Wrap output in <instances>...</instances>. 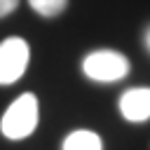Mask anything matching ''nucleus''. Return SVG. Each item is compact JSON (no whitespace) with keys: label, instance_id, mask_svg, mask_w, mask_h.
<instances>
[{"label":"nucleus","instance_id":"6e6552de","mask_svg":"<svg viewBox=\"0 0 150 150\" xmlns=\"http://www.w3.org/2000/svg\"><path fill=\"white\" fill-rule=\"evenodd\" d=\"M145 42H148V47H150V30L145 33Z\"/></svg>","mask_w":150,"mask_h":150},{"label":"nucleus","instance_id":"7ed1b4c3","mask_svg":"<svg viewBox=\"0 0 150 150\" xmlns=\"http://www.w3.org/2000/svg\"><path fill=\"white\" fill-rule=\"evenodd\" d=\"M28 42L23 38H7L0 42V84L16 82L28 66Z\"/></svg>","mask_w":150,"mask_h":150},{"label":"nucleus","instance_id":"f257e3e1","mask_svg":"<svg viewBox=\"0 0 150 150\" xmlns=\"http://www.w3.org/2000/svg\"><path fill=\"white\" fill-rule=\"evenodd\" d=\"M38 127V98L35 94H21L2 115L0 122V131L12 138V141H21L26 136H30Z\"/></svg>","mask_w":150,"mask_h":150},{"label":"nucleus","instance_id":"423d86ee","mask_svg":"<svg viewBox=\"0 0 150 150\" xmlns=\"http://www.w3.org/2000/svg\"><path fill=\"white\" fill-rule=\"evenodd\" d=\"M30 7L40 14V16H56L66 9L68 0H28Z\"/></svg>","mask_w":150,"mask_h":150},{"label":"nucleus","instance_id":"f03ea898","mask_svg":"<svg viewBox=\"0 0 150 150\" xmlns=\"http://www.w3.org/2000/svg\"><path fill=\"white\" fill-rule=\"evenodd\" d=\"M82 70L94 82H115V80H122L129 73V61L120 52L96 49V52H91V54L84 56Z\"/></svg>","mask_w":150,"mask_h":150},{"label":"nucleus","instance_id":"39448f33","mask_svg":"<svg viewBox=\"0 0 150 150\" xmlns=\"http://www.w3.org/2000/svg\"><path fill=\"white\" fill-rule=\"evenodd\" d=\"M63 150H103V143H101L98 134H94L89 129H77L66 136Z\"/></svg>","mask_w":150,"mask_h":150},{"label":"nucleus","instance_id":"20e7f679","mask_svg":"<svg viewBox=\"0 0 150 150\" xmlns=\"http://www.w3.org/2000/svg\"><path fill=\"white\" fill-rule=\"evenodd\" d=\"M120 112L129 122H145L150 117V89L136 87L120 96Z\"/></svg>","mask_w":150,"mask_h":150},{"label":"nucleus","instance_id":"0eeeda50","mask_svg":"<svg viewBox=\"0 0 150 150\" xmlns=\"http://www.w3.org/2000/svg\"><path fill=\"white\" fill-rule=\"evenodd\" d=\"M16 5H19V0H0V16L12 14L16 9Z\"/></svg>","mask_w":150,"mask_h":150}]
</instances>
